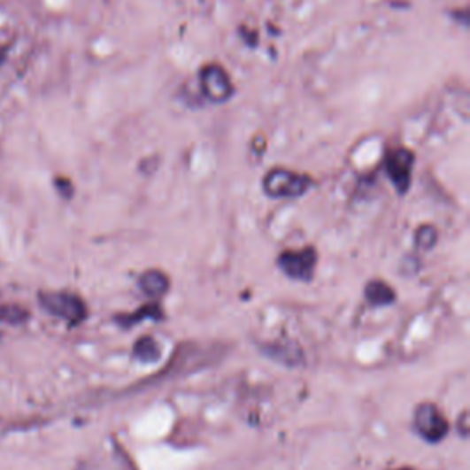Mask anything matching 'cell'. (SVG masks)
Returning <instances> with one entry per match:
<instances>
[{
	"label": "cell",
	"instance_id": "ba28073f",
	"mask_svg": "<svg viewBox=\"0 0 470 470\" xmlns=\"http://www.w3.org/2000/svg\"><path fill=\"white\" fill-rule=\"evenodd\" d=\"M366 300L369 305H374V307H382V305H391L393 300H395V292L393 289L381 281V280H375V281H369L366 285Z\"/></svg>",
	"mask_w": 470,
	"mask_h": 470
},
{
	"label": "cell",
	"instance_id": "4fadbf2b",
	"mask_svg": "<svg viewBox=\"0 0 470 470\" xmlns=\"http://www.w3.org/2000/svg\"><path fill=\"white\" fill-rule=\"evenodd\" d=\"M54 186H56V189L61 193V196H65V199H70V196L73 195V186H72V182H70L68 179H65V177H58V179L54 181Z\"/></svg>",
	"mask_w": 470,
	"mask_h": 470
},
{
	"label": "cell",
	"instance_id": "277c9868",
	"mask_svg": "<svg viewBox=\"0 0 470 470\" xmlns=\"http://www.w3.org/2000/svg\"><path fill=\"white\" fill-rule=\"evenodd\" d=\"M413 425L419 435L430 443H439L441 439L447 437L451 428L447 417L443 415V412L434 403H423L417 406Z\"/></svg>",
	"mask_w": 470,
	"mask_h": 470
},
{
	"label": "cell",
	"instance_id": "52a82bcc",
	"mask_svg": "<svg viewBox=\"0 0 470 470\" xmlns=\"http://www.w3.org/2000/svg\"><path fill=\"white\" fill-rule=\"evenodd\" d=\"M138 285L145 296H150V298L153 300H158L160 296H164L169 289V278L160 270H147L140 276Z\"/></svg>",
	"mask_w": 470,
	"mask_h": 470
},
{
	"label": "cell",
	"instance_id": "30bf717a",
	"mask_svg": "<svg viewBox=\"0 0 470 470\" xmlns=\"http://www.w3.org/2000/svg\"><path fill=\"white\" fill-rule=\"evenodd\" d=\"M160 345L151 336H143L135 343L133 357L138 362H157L160 358Z\"/></svg>",
	"mask_w": 470,
	"mask_h": 470
},
{
	"label": "cell",
	"instance_id": "9a60e30c",
	"mask_svg": "<svg viewBox=\"0 0 470 470\" xmlns=\"http://www.w3.org/2000/svg\"><path fill=\"white\" fill-rule=\"evenodd\" d=\"M399 470H413V468H399Z\"/></svg>",
	"mask_w": 470,
	"mask_h": 470
},
{
	"label": "cell",
	"instance_id": "7c38bea8",
	"mask_svg": "<svg viewBox=\"0 0 470 470\" xmlns=\"http://www.w3.org/2000/svg\"><path fill=\"white\" fill-rule=\"evenodd\" d=\"M437 237H439V234H437V230L434 227H420L417 230V234H415L417 244L420 246V249H427V250L432 249V246L437 241Z\"/></svg>",
	"mask_w": 470,
	"mask_h": 470
},
{
	"label": "cell",
	"instance_id": "5b68a950",
	"mask_svg": "<svg viewBox=\"0 0 470 470\" xmlns=\"http://www.w3.org/2000/svg\"><path fill=\"white\" fill-rule=\"evenodd\" d=\"M413 164H415V155L410 150H406V147H397V150H393L386 155L384 160L386 173L395 189H397L401 195H405L412 184Z\"/></svg>",
	"mask_w": 470,
	"mask_h": 470
},
{
	"label": "cell",
	"instance_id": "8992f818",
	"mask_svg": "<svg viewBox=\"0 0 470 470\" xmlns=\"http://www.w3.org/2000/svg\"><path fill=\"white\" fill-rule=\"evenodd\" d=\"M318 261V254L312 246H305L304 250H289L278 258V266L283 270V274L298 280L309 281L312 278V272Z\"/></svg>",
	"mask_w": 470,
	"mask_h": 470
},
{
	"label": "cell",
	"instance_id": "3957f363",
	"mask_svg": "<svg viewBox=\"0 0 470 470\" xmlns=\"http://www.w3.org/2000/svg\"><path fill=\"white\" fill-rule=\"evenodd\" d=\"M199 85L206 100L215 105L230 102L235 94V87L228 76V72L217 63H210L201 68Z\"/></svg>",
	"mask_w": 470,
	"mask_h": 470
},
{
	"label": "cell",
	"instance_id": "9c48e42d",
	"mask_svg": "<svg viewBox=\"0 0 470 470\" xmlns=\"http://www.w3.org/2000/svg\"><path fill=\"white\" fill-rule=\"evenodd\" d=\"M30 320V311L19 304H0V324L22 326Z\"/></svg>",
	"mask_w": 470,
	"mask_h": 470
},
{
	"label": "cell",
	"instance_id": "8fae6325",
	"mask_svg": "<svg viewBox=\"0 0 470 470\" xmlns=\"http://www.w3.org/2000/svg\"><path fill=\"white\" fill-rule=\"evenodd\" d=\"M145 318H151V320H160L162 318V311L157 304H150V305H143L138 312L135 314H129V318L126 316H118L116 321L121 326V327H131L135 324H138V321L145 320Z\"/></svg>",
	"mask_w": 470,
	"mask_h": 470
},
{
	"label": "cell",
	"instance_id": "5bb4252c",
	"mask_svg": "<svg viewBox=\"0 0 470 470\" xmlns=\"http://www.w3.org/2000/svg\"><path fill=\"white\" fill-rule=\"evenodd\" d=\"M4 58H6V52H4V48H3V46H0V63H3V61H4Z\"/></svg>",
	"mask_w": 470,
	"mask_h": 470
},
{
	"label": "cell",
	"instance_id": "7a4b0ae2",
	"mask_svg": "<svg viewBox=\"0 0 470 470\" xmlns=\"http://www.w3.org/2000/svg\"><path fill=\"white\" fill-rule=\"evenodd\" d=\"M312 181L309 175H302L285 167L270 169L263 177V191L270 199H296L309 191Z\"/></svg>",
	"mask_w": 470,
	"mask_h": 470
},
{
	"label": "cell",
	"instance_id": "6da1fadb",
	"mask_svg": "<svg viewBox=\"0 0 470 470\" xmlns=\"http://www.w3.org/2000/svg\"><path fill=\"white\" fill-rule=\"evenodd\" d=\"M39 305L44 312L65 321L68 327H78L89 316V307L81 296L68 290H41Z\"/></svg>",
	"mask_w": 470,
	"mask_h": 470
}]
</instances>
